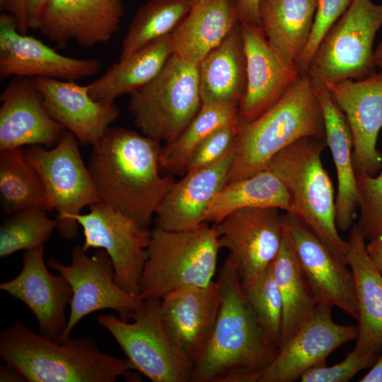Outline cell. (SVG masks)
Segmentation results:
<instances>
[{"mask_svg":"<svg viewBox=\"0 0 382 382\" xmlns=\"http://www.w3.org/2000/svg\"><path fill=\"white\" fill-rule=\"evenodd\" d=\"M161 147L143 134L110 127L92 144L87 166L101 201L146 228L175 183L159 172Z\"/></svg>","mask_w":382,"mask_h":382,"instance_id":"6da1fadb","label":"cell"},{"mask_svg":"<svg viewBox=\"0 0 382 382\" xmlns=\"http://www.w3.org/2000/svg\"><path fill=\"white\" fill-rule=\"evenodd\" d=\"M216 281L221 308L208 345L194 364L191 382H258L278 349L260 325L229 259Z\"/></svg>","mask_w":382,"mask_h":382,"instance_id":"7a4b0ae2","label":"cell"},{"mask_svg":"<svg viewBox=\"0 0 382 382\" xmlns=\"http://www.w3.org/2000/svg\"><path fill=\"white\" fill-rule=\"evenodd\" d=\"M0 357L29 382L138 381L127 359L107 354L91 337L62 342L37 334L21 320L0 332Z\"/></svg>","mask_w":382,"mask_h":382,"instance_id":"3957f363","label":"cell"},{"mask_svg":"<svg viewBox=\"0 0 382 382\" xmlns=\"http://www.w3.org/2000/svg\"><path fill=\"white\" fill-rule=\"evenodd\" d=\"M304 137L325 139L323 109L306 74L267 111L238 127L227 183L264 170L277 154Z\"/></svg>","mask_w":382,"mask_h":382,"instance_id":"277c9868","label":"cell"},{"mask_svg":"<svg viewBox=\"0 0 382 382\" xmlns=\"http://www.w3.org/2000/svg\"><path fill=\"white\" fill-rule=\"evenodd\" d=\"M325 144V139L302 138L277 154L265 169L274 174L288 191L287 212L347 265L348 243L340 237L336 226L334 188L321 160Z\"/></svg>","mask_w":382,"mask_h":382,"instance_id":"5b68a950","label":"cell"},{"mask_svg":"<svg viewBox=\"0 0 382 382\" xmlns=\"http://www.w3.org/2000/svg\"><path fill=\"white\" fill-rule=\"evenodd\" d=\"M220 249L215 228L207 222L185 231L156 226L147 248L139 297L161 299L181 288L209 284Z\"/></svg>","mask_w":382,"mask_h":382,"instance_id":"8992f818","label":"cell"},{"mask_svg":"<svg viewBox=\"0 0 382 382\" xmlns=\"http://www.w3.org/2000/svg\"><path fill=\"white\" fill-rule=\"evenodd\" d=\"M201 106L198 66L173 54L154 79L130 95L128 110L141 134L166 144Z\"/></svg>","mask_w":382,"mask_h":382,"instance_id":"52a82bcc","label":"cell"},{"mask_svg":"<svg viewBox=\"0 0 382 382\" xmlns=\"http://www.w3.org/2000/svg\"><path fill=\"white\" fill-rule=\"evenodd\" d=\"M382 25V4L352 0L320 40L306 75L315 89L375 72L373 43Z\"/></svg>","mask_w":382,"mask_h":382,"instance_id":"ba28073f","label":"cell"},{"mask_svg":"<svg viewBox=\"0 0 382 382\" xmlns=\"http://www.w3.org/2000/svg\"><path fill=\"white\" fill-rule=\"evenodd\" d=\"M78 139L66 129L51 149L28 146L25 158L40 175L47 195V211L57 212V230L74 239L78 223L74 216L86 206L101 201L79 148Z\"/></svg>","mask_w":382,"mask_h":382,"instance_id":"9c48e42d","label":"cell"},{"mask_svg":"<svg viewBox=\"0 0 382 382\" xmlns=\"http://www.w3.org/2000/svg\"><path fill=\"white\" fill-rule=\"evenodd\" d=\"M161 299L144 300L132 323L101 314L98 323L114 337L134 370L153 382H191L193 362L170 340L161 321Z\"/></svg>","mask_w":382,"mask_h":382,"instance_id":"30bf717a","label":"cell"},{"mask_svg":"<svg viewBox=\"0 0 382 382\" xmlns=\"http://www.w3.org/2000/svg\"><path fill=\"white\" fill-rule=\"evenodd\" d=\"M82 245H75L71 263L64 265L54 258L47 265L62 274L73 292L66 328L57 342L70 336L75 325L87 315L103 309L116 311L123 321L132 320L143 308L144 300L120 288L115 280L112 260L103 249L88 255Z\"/></svg>","mask_w":382,"mask_h":382,"instance_id":"8fae6325","label":"cell"},{"mask_svg":"<svg viewBox=\"0 0 382 382\" xmlns=\"http://www.w3.org/2000/svg\"><path fill=\"white\" fill-rule=\"evenodd\" d=\"M74 219L83 228V249L105 250L112 260L117 284L138 296L151 231L102 201L91 204L88 213L76 214Z\"/></svg>","mask_w":382,"mask_h":382,"instance_id":"7c38bea8","label":"cell"},{"mask_svg":"<svg viewBox=\"0 0 382 382\" xmlns=\"http://www.w3.org/2000/svg\"><path fill=\"white\" fill-rule=\"evenodd\" d=\"M272 207L236 210L214 224L219 244L236 268L241 280L265 270L280 248L284 233L283 214Z\"/></svg>","mask_w":382,"mask_h":382,"instance_id":"4fadbf2b","label":"cell"},{"mask_svg":"<svg viewBox=\"0 0 382 382\" xmlns=\"http://www.w3.org/2000/svg\"><path fill=\"white\" fill-rule=\"evenodd\" d=\"M246 62V88L238 103V126L275 105L301 75L295 62L267 40L260 25L240 23Z\"/></svg>","mask_w":382,"mask_h":382,"instance_id":"5bb4252c","label":"cell"},{"mask_svg":"<svg viewBox=\"0 0 382 382\" xmlns=\"http://www.w3.org/2000/svg\"><path fill=\"white\" fill-rule=\"evenodd\" d=\"M284 232L318 304L359 317L352 272L292 214H283Z\"/></svg>","mask_w":382,"mask_h":382,"instance_id":"9a60e30c","label":"cell"},{"mask_svg":"<svg viewBox=\"0 0 382 382\" xmlns=\"http://www.w3.org/2000/svg\"><path fill=\"white\" fill-rule=\"evenodd\" d=\"M102 64L96 58L77 59L61 54L18 28L11 13L0 15V79L23 76L76 81L96 75Z\"/></svg>","mask_w":382,"mask_h":382,"instance_id":"2e32d148","label":"cell"},{"mask_svg":"<svg viewBox=\"0 0 382 382\" xmlns=\"http://www.w3.org/2000/svg\"><path fill=\"white\" fill-rule=\"evenodd\" d=\"M332 306L318 304L311 317L283 345L258 382H292L307 371L326 364L329 355L357 340L358 325L336 323Z\"/></svg>","mask_w":382,"mask_h":382,"instance_id":"e0dca14e","label":"cell"},{"mask_svg":"<svg viewBox=\"0 0 382 382\" xmlns=\"http://www.w3.org/2000/svg\"><path fill=\"white\" fill-rule=\"evenodd\" d=\"M324 88L349 124L356 173L374 175L382 166V155L376 149L382 128V71L357 81L347 79Z\"/></svg>","mask_w":382,"mask_h":382,"instance_id":"ac0fdd59","label":"cell"},{"mask_svg":"<svg viewBox=\"0 0 382 382\" xmlns=\"http://www.w3.org/2000/svg\"><path fill=\"white\" fill-rule=\"evenodd\" d=\"M221 304L216 281L173 291L161 299L159 314L172 342L195 364L203 354Z\"/></svg>","mask_w":382,"mask_h":382,"instance_id":"d6986e66","label":"cell"},{"mask_svg":"<svg viewBox=\"0 0 382 382\" xmlns=\"http://www.w3.org/2000/svg\"><path fill=\"white\" fill-rule=\"evenodd\" d=\"M0 289L23 302L34 314L40 333L54 341L64 331L66 306L73 292L66 279L52 274L44 260V247L26 250L23 267L14 278L2 282Z\"/></svg>","mask_w":382,"mask_h":382,"instance_id":"ffe728a7","label":"cell"},{"mask_svg":"<svg viewBox=\"0 0 382 382\" xmlns=\"http://www.w3.org/2000/svg\"><path fill=\"white\" fill-rule=\"evenodd\" d=\"M123 13L121 0H49L37 30L62 47L70 40L91 47L112 37Z\"/></svg>","mask_w":382,"mask_h":382,"instance_id":"44dd1931","label":"cell"},{"mask_svg":"<svg viewBox=\"0 0 382 382\" xmlns=\"http://www.w3.org/2000/svg\"><path fill=\"white\" fill-rule=\"evenodd\" d=\"M0 151L55 146L66 130L47 111L34 79L13 76L0 96Z\"/></svg>","mask_w":382,"mask_h":382,"instance_id":"7402d4cb","label":"cell"},{"mask_svg":"<svg viewBox=\"0 0 382 382\" xmlns=\"http://www.w3.org/2000/svg\"><path fill=\"white\" fill-rule=\"evenodd\" d=\"M34 80L50 115L83 144H93L120 115L114 103L93 100L86 85L55 79Z\"/></svg>","mask_w":382,"mask_h":382,"instance_id":"603a6c76","label":"cell"},{"mask_svg":"<svg viewBox=\"0 0 382 382\" xmlns=\"http://www.w3.org/2000/svg\"><path fill=\"white\" fill-rule=\"evenodd\" d=\"M233 155V150L211 165L185 173L175 182L156 212V226L185 231L205 222L207 207L227 183Z\"/></svg>","mask_w":382,"mask_h":382,"instance_id":"cb8c5ba5","label":"cell"},{"mask_svg":"<svg viewBox=\"0 0 382 382\" xmlns=\"http://www.w3.org/2000/svg\"><path fill=\"white\" fill-rule=\"evenodd\" d=\"M366 241L354 223L347 240V262L354 277L359 312L353 350L361 356L376 354L382 347V275L366 251Z\"/></svg>","mask_w":382,"mask_h":382,"instance_id":"d4e9b609","label":"cell"},{"mask_svg":"<svg viewBox=\"0 0 382 382\" xmlns=\"http://www.w3.org/2000/svg\"><path fill=\"white\" fill-rule=\"evenodd\" d=\"M237 0H194L183 20L170 34L172 52L199 66L239 24Z\"/></svg>","mask_w":382,"mask_h":382,"instance_id":"484cf974","label":"cell"},{"mask_svg":"<svg viewBox=\"0 0 382 382\" xmlns=\"http://www.w3.org/2000/svg\"><path fill=\"white\" fill-rule=\"evenodd\" d=\"M316 90L323 112L326 144L330 148L337 173L336 226L338 231L345 232L354 224L359 203L353 163L352 136L345 114L327 89Z\"/></svg>","mask_w":382,"mask_h":382,"instance_id":"4316f807","label":"cell"},{"mask_svg":"<svg viewBox=\"0 0 382 382\" xmlns=\"http://www.w3.org/2000/svg\"><path fill=\"white\" fill-rule=\"evenodd\" d=\"M202 104H237L246 88V62L240 23L200 62Z\"/></svg>","mask_w":382,"mask_h":382,"instance_id":"83f0119b","label":"cell"},{"mask_svg":"<svg viewBox=\"0 0 382 382\" xmlns=\"http://www.w3.org/2000/svg\"><path fill=\"white\" fill-rule=\"evenodd\" d=\"M172 54L169 35L110 66L86 85L88 92L98 102L113 103L116 98L131 95L154 79Z\"/></svg>","mask_w":382,"mask_h":382,"instance_id":"f1b7e54d","label":"cell"},{"mask_svg":"<svg viewBox=\"0 0 382 382\" xmlns=\"http://www.w3.org/2000/svg\"><path fill=\"white\" fill-rule=\"evenodd\" d=\"M318 0H260V26L270 43L295 62L309 40Z\"/></svg>","mask_w":382,"mask_h":382,"instance_id":"f546056e","label":"cell"},{"mask_svg":"<svg viewBox=\"0 0 382 382\" xmlns=\"http://www.w3.org/2000/svg\"><path fill=\"white\" fill-rule=\"evenodd\" d=\"M272 265L282 300L280 347L311 317L318 303L285 232Z\"/></svg>","mask_w":382,"mask_h":382,"instance_id":"4dcf8cb0","label":"cell"},{"mask_svg":"<svg viewBox=\"0 0 382 382\" xmlns=\"http://www.w3.org/2000/svg\"><path fill=\"white\" fill-rule=\"evenodd\" d=\"M289 195L272 172L255 175L226 183L210 202L204 221L216 224L231 213L244 208L272 207L289 210Z\"/></svg>","mask_w":382,"mask_h":382,"instance_id":"1f68e13d","label":"cell"},{"mask_svg":"<svg viewBox=\"0 0 382 382\" xmlns=\"http://www.w3.org/2000/svg\"><path fill=\"white\" fill-rule=\"evenodd\" d=\"M0 199L7 214L34 207L47 211L44 183L23 147L0 151Z\"/></svg>","mask_w":382,"mask_h":382,"instance_id":"d6a6232c","label":"cell"},{"mask_svg":"<svg viewBox=\"0 0 382 382\" xmlns=\"http://www.w3.org/2000/svg\"><path fill=\"white\" fill-rule=\"evenodd\" d=\"M237 104H202L192 121L172 142L161 147L160 167L171 173H186L197 147L216 129L238 123Z\"/></svg>","mask_w":382,"mask_h":382,"instance_id":"836d02e7","label":"cell"},{"mask_svg":"<svg viewBox=\"0 0 382 382\" xmlns=\"http://www.w3.org/2000/svg\"><path fill=\"white\" fill-rule=\"evenodd\" d=\"M193 4L194 0H149L141 6L122 41L119 60L170 35Z\"/></svg>","mask_w":382,"mask_h":382,"instance_id":"e575fe53","label":"cell"},{"mask_svg":"<svg viewBox=\"0 0 382 382\" xmlns=\"http://www.w3.org/2000/svg\"><path fill=\"white\" fill-rule=\"evenodd\" d=\"M47 212L43 208H28L4 221L0 227V257L43 246L57 227V219L50 218Z\"/></svg>","mask_w":382,"mask_h":382,"instance_id":"d590c367","label":"cell"},{"mask_svg":"<svg viewBox=\"0 0 382 382\" xmlns=\"http://www.w3.org/2000/svg\"><path fill=\"white\" fill-rule=\"evenodd\" d=\"M245 296L272 342L279 349L282 323V300L272 263L260 274L241 280Z\"/></svg>","mask_w":382,"mask_h":382,"instance_id":"8d00e7d4","label":"cell"},{"mask_svg":"<svg viewBox=\"0 0 382 382\" xmlns=\"http://www.w3.org/2000/svg\"><path fill=\"white\" fill-rule=\"evenodd\" d=\"M359 218L357 225L366 240L382 236V171L377 176L357 174Z\"/></svg>","mask_w":382,"mask_h":382,"instance_id":"74e56055","label":"cell"},{"mask_svg":"<svg viewBox=\"0 0 382 382\" xmlns=\"http://www.w3.org/2000/svg\"><path fill=\"white\" fill-rule=\"evenodd\" d=\"M352 0H318L311 33L303 52L295 62L301 75L307 74L312 57L325 34L339 19Z\"/></svg>","mask_w":382,"mask_h":382,"instance_id":"f35d334b","label":"cell"},{"mask_svg":"<svg viewBox=\"0 0 382 382\" xmlns=\"http://www.w3.org/2000/svg\"><path fill=\"white\" fill-rule=\"evenodd\" d=\"M238 127V123L224 125L204 139L192 154L185 173L211 165L233 151Z\"/></svg>","mask_w":382,"mask_h":382,"instance_id":"ab89813d","label":"cell"},{"mask_svg":"<svg viewBox=\"0 0 382 382\" xmlns=\"http://www.w3.org/2000/svg\"><path fill=\"white\" fill-rule=\"evenodd\" d=\"M376 354L361 356L352 350L342 361L328 366L327 364L313 368L305 372L301 382H347L357 374L376 362Z\"/></svg>","mask_w":382,"mask_h":382,"instance_id":"60d3db41","label":"cell"},{"mask_svg":"<svg viewBox=\"0 0 382 382\" xmlns=\"http://www.w3.org/2000/svg\"><path fill=\"white\" fill-rule=\"evenodd\" d=\"M260 0H237V13L240 23L260 25L259 4Z\"/></svg>","mask_w":382,"mask_h":382,"instance_id":"b9f144b4","label":"cell"},{"mask_svg":"<svg viewBox=\"0 0 382 382\" xmlns=\"http://www.w3.org/2000/svg\"><path fill=\"white\" fill-rule=\"evenodd\" d=\"M49 0H25V14L29 28L37 29L41 13Z\"/></svg>","mask_w":382,"mask_h":382,"instance_id":"7bdbcfd3","label":"cell"},{"mask_svg":"<svg viewBox=\"0 0 382 382\" xmlns=\"http://www.w3.org/2000/svg\"><path fill=\"white\" fill-rule=\"evenodd\" d=\"M7 11L16 18L19 32L26 34L29 28L25 14V0H10Z\"/></svg>","mask_w":382,"mask_h":382,"instance_id":"ee69618b","label":"cell"},{"mask_svg":"<svg viewBox=\"0 0 382 382\" xmlns=\"http://www.w3.org/2000/svg\"><path fill=\"white\" fill-rule=\"evenodd\" d=\"M366 243V251L378 270L382 275V236L369 241Z\"/></svg>","mask_w":382,"mask_h":382,"instance_id":"f6af8a7d","label":"cell"},{"mask_svg":"<svg viewBox=\"0 0 382 382\" xmlns=\"http://www.w3.org/2000/svg\"><path fill=\"white\" fill-rule=\"evenodd\" d=\"M1 382H24L25 378L15 369L11 366L1 364L0 366Z\"/></svg>","mask_w":382,"mask_h":382,"instance_id":"bcb514c9","label":"cell"},{"mask_svg":"<svg viewBox=\"0 0 382 382\" xmlns=\"http://www.w3.org/2000/svg\"><path fill=\"white\" fill-rule=\"evenodd\" d=\"M359 382H382V355Z\"/></svg>","mask_w":382,"mask_h":382,"instance_id":"7dc6e473","label":"cell"},{"mask_svg":"<svg viewBox=\"0 0 382 382\" xmlns=\"http://www.w3.org/2000/svg\"><path fill=\"white\" fill-rule=\"evenodd\" d=\"M374 59L376 66L382 71V40L374 51Z\"/></svg>","mask_w":382,"mask_h":382,"instance_id":"c3c4849f","label":"cell"},{"mask_svg":"<svg viewBox=\"0 0 382 382\" xmlns=\"http://www.w3.org/2000/svg\"><path fill=\"white\" fill-rule=\"evenodd\" d=\"M10 0H0V8L3 12L8 11Z\"/></svg>","mask_w":382,"mask_h":382,"instance_id":"681fc988","label":"cell"}]
</instances>
